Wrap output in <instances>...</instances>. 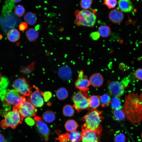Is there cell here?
I'll use <instances>...</instances> for the list:
<instances>
[{"mask_svg": "<svg viewBox=\"0 0 142 142\" xmlns=\"http://www.w3.org/2000/svg\"><path fill=\"white\" fill-rule=\"evenodd\" d=\"M122 109L131 123L134 124L140 123L142 119V94H128L125 98Z\"/></svg>", "mask_w": 142, "mask_h": 142, "instance_id": "6da1fadb", "label": "cell"}, {"mask_svg": "<svg viewBox=\"0 0 142 142\" xmlns=\"http://www.w3.org/2000/svg\"><path fill=\"white\" fill-rule=\"evenodd\" d=\"M103 111L92 109L82 118L84 123L81 128L89 129L100 134L102 130L101 121L103 117L100 115Z\"/></svg>", "mask_w": 142, "mask_h": 142, "instance_id": "7a4b0ae2", "label": "cell"}, {"mask_svg": "<svg viewBox=\"0 0 142 142\" xmlns=\"http://www.w3.org/2000/svg\"><path fill=\"white\" fill-rule=\"evenodd\" d=\"M74 14V22L77 26L92 27L95 24L97 17L93 12L86 9L76 10Z\"/></svg>", "mask_w": 142, "mask_h": 142, "instance_id": "3957f363", "label": "cell"}, {"mask_svg": "<svg viewBox=\"0 0 142 142\" xmlns=\"http://www.w3.org/2000/svg\"><path fill=\"white\" fill-rule=\"evenodd\" d=\"M23 120L17 107L13 106L12 110L8 112L6 115L4 119L1 121L0 125L3 129L10 127L14 129L19 124H22Z\"/></svg>", "mask_w": 142, "mask_h": 142, "instance_id": "277c9868", "label": "cell"}, {"mask_svg": "<svg viewBox=\"0 0 142 142\" xmlns=\"http://www.w3.org/2000/svg\"><path fill=\"white\" fill-rule=\"evenodd\" d=\"M87 92L80 90L74 94L72 98L73 106L78 113L89 108Z\"/></svg>", "mask_w": 142, "mask_h": 142, "instance_id": "5b68a950", "label": "cell"}, {"mask_svg": "<svg viewBox=\"0 0 142 142\" xmlns=\"http://www.w3.org/2000/svg\"><path fill=\"white\" fill-rule=\"evenodd\" d=\"M3 100L4 105H12L18 107L22 102L26 100V99L24 96L21 95L14 89L6 92Z\"/></svg>", "mask_w": 142, "mask_h": 142, "instance_id": "8992f818", "label": "cell"}, {"mask_svg": "<svg viewBox=\"0 0 142 142\" xmlns=\"http://www.w3.org/2000/svg\"><path fill=\"white\" fill-rule=\"evenodd\" d=\"M12 87L18 93L23 96H29L31 93V87L24 78L16 79L13 82Z\"/></svg>", "mask_w": 142, "mask_h": 142, "instance_id": "52a82bcc", "label": "cell"}, {"mask_svg": "<svg viewBox=\"0 0 142 142\" xmlns=\"http://www.w3.org/2000/svg\"><path fill=\"white\" fill-rule=\"evenodd\" d=\"M18 111L22 118H32L36 116L37 111L36 107L26 100L22 102L17 107Z\"/></svg>", "mask_w": 142, "mask_h": 142, "instance_id": "ba28073f", "label": "cell"}, {"mask_svg": "<svg viewBox=\"0 0 142 142\" xmlns=\"http://www.w3.org/2000/svg\"><path fill=\"white\" fill-rule=\"evenodd\" d=\"M33 119L39 131L43 136L44 140L47 141L49 139L50 131L47 125L39 116H36Z\"/></svg>", "mask_w": 142, "mask_h": 142, "instance_id": "9c48e42d", "label": "cell"}, {"mask_svg": "<svg viewBox=\"0 0 142 142\" xmlns=\"http://www.w3.org/2000/svg\"><path fill=\"white\" fill-rule=\"evenodd\" d=\"M108 89L110 94L114 97H119L122 96L124 93V85L118 81L110 82L108 85Z\"/></svg>", "mask_w": 142, "mask_h": 142, "instance_id": "30bf717a", "label": "cell"}, {"mask_svg": "<svg viewBox=\"0 0 142 142\" xmlns=\"http://www.w3.org/2000/svg\"><path fill=\"white\" fill-rule=\"evenodd\" d=\"M81 129L82 142H100L99 138L100 134L89 129Z\"/></svg>", "mask_w": 142, "mask_h": 142, "instance_id": "8fae6325", "label": "cell"}, {"mask_svg": "<svg viewBox=\"0 0 142 142\" xmlns=\"http://www.w3.org/2000/svg\"><path fill=\"white\" fill-rule=\"evenodd\" d=\"M36 89L29 95L28 101L35 107H40L43 106L44 101L39 89Z\"/></svg>", "mask_w": 142, "mask_h": 142, "instance_id": "7c38bea8", "label": "cell"}, {"mask_svg": "<svg viewBox=\"0 0 142 142\" xmlns=\"http://www.w3.org/2000/svg\"><path fill=\"white\" fill-rule=\"evenodd\" d=\"M83 75V71L79 72L75 85L76 87L80 90L88 91L90 85V82L87 77Z\"/></svg>", "mask_w": 142, "mask_h": 142, "instance_id": "4fadbf2b", "label": "cell"}, {"mask_svg": "<svg viewBox=\"0 0 142 142\" xmlns=\"http://www.w3.org/2000/svg\"><path fill=\"white\" fill-rule=\"evenodd\" d=\"M124 17L123 13L118 9H115L111 10L109 13V18L113 23L118 24L121 23Z\"/></svg>", "mask_w": 142, "mask_h": 142, "instance_id": "5bb4252c", "label": "cell"}, {"mask_svg": "<svg viewBox=\"0 0 142 142\" xmlns=\"http://www.w3.org/2000/svg\"><path fill=\"white\" fill-rule=\"evenodd\" d=\"M89 80L90 84L95 88L101 87L104 82L103 76L98 73H95L92 74L90 77Z\"/></svg>", "mask_w": 142, "mask_h": 142, "instance_id": "9a60e30c", "label": "cell"}, {"mask_svg": "<svg viewBox=\"0 0 142 142\" xmlns=\"http://www.w3.org/2000/svg\"><path fill=\"white\" fill-rule=\"evenodd\" d=\"M58 72L59 77L64 80L70 79L72 75L71 69L67 66L60 67L58 69Z\"/></svg>", "mask_w": 142, "mask_h": 142, "instance_id": "2e32d148", "label": "cell"}, {"mask_svg": "<svg viewBox=\"0 0 142 142\" xmlns=\"http://www.w3.org/2000/svg\"><path fill=\"white\" fill-rule=\"evenodd\" d=\"M118 5L119 8L122 11L129 12L134 9V6L130 0H119Z\"/></svg>", "mask_w": 142, "mask_h": 142, "instance_id": "e0dca14e", "label": "cell"}, {"mask_svg": "<svg viewBox=\"0 0 142 142\" xmlns=\"http://www.w3.org/2000/svg\"><path fill=\"white\" fill-rule=\"evenodd\" d=\"M82 133L78 130L67 133L68 142H79L82 138Z\"/></svg>", "mask_w": 142, "mask_h": 142, "instance_id": "ac0fdd59", "label": "cell"}, {"mask_svg": "<svg viewBox=\"0 0 142 142\" xmlns=\"http://www.w3.org/2000/svg\"><path fill=\"white\" fill-rule=\"evenodd\" d=\"M20 34L18 31L16 29H10L7 34V37L10 41L15 42L19 39Z\"/></svg>", "mask_w": 142, "mask_h": 142, "instance_id": "d6986e66", "label": "cell"}, {"mask_svg": "<svg viewBox=\"0 0 142 142\" xmlns=\"http://www.w3.org/2000/svg\"><path fill=\"white\" fill-rule=\"evenodd\" d=\"M89 108L96 109L100 104V96L93 95L88 98Z\"/></svg>", "mask_w": 142, "mask_h": 142, "instance_id": "ffe728a7", "label": "cell"}, {"mask_svg": "<svg viewBox=\"0 0 142 142\" xmlns=\"http://www.w3.org/2000/svg\"><path fill=\"white\" fill-rule=\"evenodd\" d=\"M26 36L28 40L29 41L34 42L38 38L39 33L38 31L33 28H30L26 31Z\"/></svg>", "mask_w": 142, "mask_h": 142, "instance_id": "44dd1931", "label": "cell"}, {"mask_svg": "<svg viewBox=\"0 0 142 142\" xmlns=\"http://www.w3.org/2000/svg\"><path fill=\"white\" fill-rule=\"evenodd\" d=\"M24 19L25 22L31 26L34 25L37 20L36 14L30 12H28L25 15Z\"/></svg>", "mask_w": 142, "mask_h": 142, "instance_id": "7402d4cb", "label": "cell"}, {"mask_svg": "<svg viewBox=\"0 0 142 142\" xmlns=\"http://www.w3.org/2000/svg\"><path fill=\"white\" fill-rule=\"evenodd\" d=\"M78 126L77 123L74 120L70 119L67 120L64 124L66 130L69 132L76 130Z\"/></svg>", "mask_w": 142, "mask_h": 142, "instance_id": "603a6c76", "label": "cell"}, {"mask_svg": "<svg viewBox=\"0 0 142 142\" xmlns=\"http://www.w3.org/2000/svg\"><path fill=\"white\" fill-rule=\"evenodd\" d=\"M55 119V115L52 111L49 110L46 111L43 114L42 119L47 123H52Z\"/></svg>", "mask_w": 142, "mask_h": 142, "instance_id": "cb8c5ba5", "label": "cell"}, {"mask_svg": "<svg viewBox=\"0 0 142 142\" xmlns=\"http://www.w3.org/2000/svg\"><path fill=\"white\" fill-rule=\"evenodd\" d=\"M98 32L100 35L103 37H107L111 34V29L110 27L106 25H102L98 28Z\"/></svg>", "mask_w": 142, "mask_h": 142, "instance_id": "d4e9b609", "label": "cell"}, {"mask_svg": "<svg viewBox=\"0 0 142 142\" xmlns=\"http://www.w3.org/2000/svg\"><path fill=\"white\" fill-rule=\"evenodd\" d=\"M57 98L60 100H64L67 98L68 96V93L67 89L64 87L58 89L56 93Z\"/></svg>", "mask_w": 142, "mask_h": 142, "instance_id": "484cf974", "label": "cell"}, {"mask_svg": "<svg viewBox=\"0 0 142 142\" xmlns=\"http://www.w3.org/2000/svg\"><path fill=\"white\" fill-rule=\"evenodd\" d=\"M63 113L65 116L71 117L74 114V108L71 105L67 104L64 105L63 108Z\"/></svg>", "mask_w": 142, "mask_h": 142, "instance_id": "4316f807", "label": "cell"}, {"mask_svg": "<svg viewBox=\"0 0 142 142\" xmlns=\"http://www.w3.org/2000/svg\"><path fill=\"white\" fill-rule=\"evenodd\" d=\"M113 115L114 118L117 121L123 120L125 117L124 112L122 109L114 110Z\"/></svg>", "mask_w": 142, "mask_h": 142, "instance_id": "83f0119b", "label": "cell"}, {"mask_svg": "<svg viewBox=\"0 0 142 142\" xmlns=\"http://www.w3.org/2000/svg\"><path fill=\"white\" fill-rule=\"evenodd\" d=\"M110 104L112 108L114 110L121 109L122 108L120 100L118 97H113L111 100Z\"/></svg>", "mask_w": 142, "mask_h": 142, "instance_id": "f1b7e54d", "label": "cell"}, {"mask_svg": "<svg viewBox=\"0 0 142 142\" xmlns=\"http://www.w3.org/2000/svg\"><path fill=\"white\" fill-rule=\"evenodd\" d=\"M100 104L103 107L108 106L110 103L111 98L110 95L107 94H104L100 96Z\"/></svg>", "mask_w": 142, "mask_h": 142, "instance_id": "f546056e", "label": "cell"}, {"mask_svg": "<svg viewBox=\"0 0 142 142\" xmlns=\"http://www.w3.org/2000/svg\"><path fill=\"white\" fill-rule=\"evenodd\" d=\"M25 12L24 7L22 5H18L16 6L14 9L15 14L18 17H21L24 14Z\"/></svg>", "mask_w": 142, "mask_h": 142, "instance_id": "4dcf8cb0", "label": "cell"}, {"mask_svg": "<svg viewBox=\"0 0 142 142\" xmlns=\"http://www.w3.org/2000/svg\"><path fill=\"white\" fill-rule=\"evenodd\" d=\"M93 1V0H81L80 5L82 8L87 9L90 7Z\"/></svg>", "mask_w": 142, "mask_h": 142, "instance_id": "1f68e13d", "label": "cell"}, {"mask_svg": "<svg viewBox=\"0 0 142 142\" xmlns=\"http://www.w3.org/2000/svg\"><path fill=\"white\" fill-rule=\"evenodd\" d=\"M104 4L109 9L114 8L117 4L116 0H104Z\"/></svg>", "mask_w": 142, "mask_h": 142, "instance_id": "d6a6232c", "label": "cell"}, {"mask_svg": "<svg viewBox=\"0 0 142 142\" xmlns=\"http://www.w3.org/2000/svg\"><path fill=\"white\" fill-rule=\"evenodd\" d=\"M135 76L138 80H142V68L137 69L135 72Z\"/></svg>", "mask_w": 142, "mask_h": 142, "instance_id": "836d02e7", "label": "cell"}, {"mask_svg": "<svg viewBox=\"0 0 142 142\" xmlns=\"http://www.w3.org/2000/svg\"><path fill=\"white\" fill-rule=\"evenodd\" d=\"M125 136L123 134L118 135L115 138V142H125Z\"/></svg>", "mask_w": 142, "mask_h": 142, "instance_id": "e575fe53", "label": "cell"}, {"mask_svg": "<svg viewBox=\"0 0 142 142\" xmlns=\"http://www.w3.org/2000/svg\"><path fill=\"white\" fill-rule=\"evenodd\" d=\"M44 101L47 102L52 97V93L50 92H46L41 93Z\"/></svg>", "mask_w": 142, "mask_h": 142, "instance_id": "d590c367", "label": "cell"}, {"mask_svg": "<svg viewBox=\"0 0 142 142\" xmlns=\"http://www.w3.org/2000/svg\"><path fill=\"white\" fill-rule=\"evenodd\" d=\"M28 27L27 24L25 22L21 23L19 25V28L20 31H23L26 30Z\"/></svg>", "mask_w": 142, "mask_h": 142, "instance_id": "8d00e7d4", "label": "cell"}, {"mask_svg": "<svg viewBox=\"0 0 142 142\" xmlns=\"http://www.w3.org/2000/svg\"><path fill=\"white\" fill-rule=\"evenodd\" d=\"M100 35L98 32H94L90 34V37L93 39L96 40L99 37Z\"/></svg>", "mask_w": 142, "mask_h": 142, "instance_id": "74e56055", "label": "cell"}, {"mask_svg": "<svg viewBox=\"0 0 142 142\" xmlns=\"http://www.w3.org/2000/svg\"><path fill=\"white\" fill-rule=\"evenodd\" d=\"M26 121L28 124L32 125L34 124V120L31 119V118H27Z\"/></svg>", "mask_w": 142, "mask_h": 142, "instance_id": "f35d334b", "label": "cell"}, {"mask_svg": "<svg viewBox=\"0 0 142 142\" xmlns=\"http://www.w3.org/2000/svg\"><path fill=\"white\" fill-rule=\"evenodd\" d=\"M6 140L4 135L0 133V142H6Z\"/></svg>", "mask_w": 142, "mask_h": 142, "instance_id": "ab89813d", "label": "cell"}, {"mask_svg": "<svg viewBox=\"0 0 142 142\" xmlns=\"http://www.w3.org/2000/svg\"><path fill=\"white\" fill-rule=\"evenodd\" d=\"M3 79L1 73H0V84L2 83Z\"/></svg>", "mask_w": 142, "mask_h": 142, "instance_id": "60d3db41", "label": "cell"}, {"mask_svg": "<svg viewBox=\"0 0 142 142\" xmlns=\"http://www.w3.org/2000/svg\"><path fill=\"white\" fill-rule=\"evenodd\" d=\"M22 0H12L13 1L15 2H21Z\"/></svg>", "mask_w": 142, "mask_h": 142, "instance_id": "b9f144b4", "label": "cell"}, {"mask_svg": "<svg viewBox=\"0 0 142 142\" xmlns=\"http://www.w3.org/2000/svg\"><path fill=\"white\" fill-rule=\"evenodd\" d=\"M141 138H142V133L141 134Z\"/></svg>", "mask_w": 142, "mask_h": 142, "instance_id": "7bdbcfd3", "label": "cell"}]
</instances>
